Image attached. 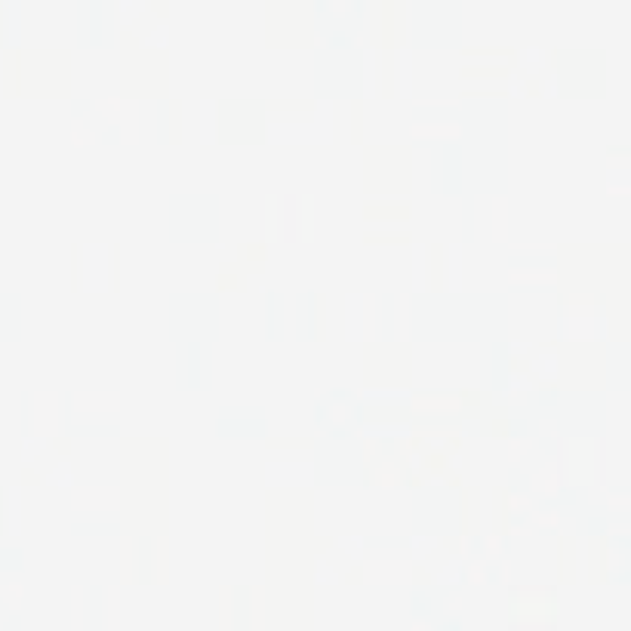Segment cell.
Segmentation results:
<instances>
[{"mask_svg": "<svg viewBox=\"0 0 631 631\" xmlns=\"http://www.w3.org/2000/svg\"><path fill=\"white\" fill-rule=\"evenodd\" d=\"M55 450H59V453H68L71 447H68V441H55Z\"/></svg>", "mask_w": 631, "mask_h": 631, "instance_id": "ba28073f", "label": "cell"}, {"mask_svg": "<svg viewBox=\"0 0 631 631\" xmlns=\"http://www.w3.org/2000/svg\"><path fill=\"white\" fill-rule=\"evenodd\" d=\"M422 465H425V475H434V478H438V475H443V471H447V468H443V465H447V456H443V453H428Z\"/></svg>", "mask_w": 631, "mask_h": 631, "instance_id": "5b68a950", "label": "cell"}, {"mask_svg": "<svg viewBox=\"0 0 631 631\" xmlns=\"http://www.w3.org/2000/svg\"><path fill=\"white\" fill-rule=\"evenodd\" d=\"M558 610L561 607L549 588H517L512 598L514 631H551Z\"/></svg>", "mask_w": 631, "mask_h": 631, "instance_id": "6da1fadb", "label": "cell"}, {"mask_svg": "<svg viewBox=\"0 0 631 631\" xmlns=\"http://www.w3.org/2000/svg\"><path fill=\"white\" fill-rule=\"evenodd\" d=\"M376 240H382V244H410V234H367V244H376Z\"/></svg>", "mask_w": 631, "mask_h": 631, "instance_id": "8992f818", "label": "cell"}, {"mask_svg": "<svg viewBox=\"0 0 631 631\" xmlns=\"http://www.w3.org/2000/svg\"><path fill=\"white\" fill-rule=\"evenodd\" d=\"M462 77L465 80H471V77L496 80V77H508V68L505 65H465V68H462Z\"/></svg>", "mask_w": 631, "mask_h": 631, "instance_id": "3957f363", "label": "cell"}, {"mask_svg": "<svg viewBox=\"0 0 631 631\" xmlns=\"http://www.w3.org/2000/svg\"><path fill=\"white\" fill-rule=\"evenodd\" d=\"M351 117H355V139H360L364 136V105L360 102L351 105Z\"/></svg>", "mask_w": 631, "mask_h": 631, "instance_id": "52a82bcc", "label": "cell"}, {"mask_svg": "<svg viewBox=\"0 0 631 631\" xmlns=\"http://www.w3.org/2000/svg\"><path fill=\"white\" fill-rule=\"evenodd\" d=\"M413 133L419 139H450L459 133V124H453V120H434V124H416Z\"/></svg>", "mask_w": 631, "mask_h": 631, "instance_id": "7a4b0ae2", "label": "cell"}, {"mask_svg": "<svg viewBox=\"0 0 631 631\" xmlns=\"http://www.w3.org/2000/svg\"><path fill=\"white\" fill-rule=\"evenodd\" d=\"M367 216H370V219H376V216H388V219H406V216H410V207H406V203H397V207H382V210L367 207Z\"/></svg>", "mask_w": 631, "mask_h": 631, "instance_id": "277c9868", "label": "cell"}]
</instances>
